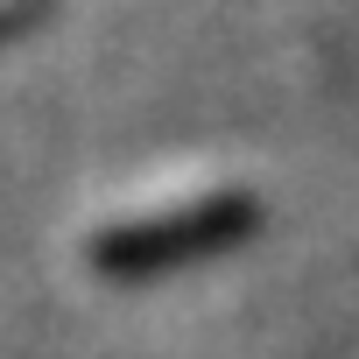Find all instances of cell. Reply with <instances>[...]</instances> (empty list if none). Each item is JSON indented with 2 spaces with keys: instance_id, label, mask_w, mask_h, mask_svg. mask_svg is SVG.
Instances as JSON below:
<instances>
[{
  "instance_id": "6da1fadb",
  "label": "cell",
  "mask_w": 359,
  "mask_h": 359,
  "mask_svg": "<svg viewBox=\"0 0 359 359\" xmlns=\"http://www.w3.org/2000/svg\"><path fill=\"white\" fill-rule=\"evenodd\" d=\"M254 219V205H240V198H226V205H205V212H169V219H155V226H127V240H106L99 247V261L106 268H162V261H176V254H198V247H212V240H226L233 226H247Z\"/></svg>"
}]
</instances>
